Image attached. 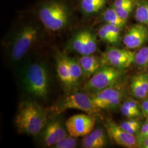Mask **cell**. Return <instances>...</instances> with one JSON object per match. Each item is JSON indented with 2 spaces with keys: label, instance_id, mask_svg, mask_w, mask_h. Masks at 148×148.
I'll list each match as a JSON object with an SVG mask.
<instances>
[{
  "label": "cell",
  "instance_id": "obj_26",
  "mask_svg": "<svg viewBox=\"0 0 148 148\" xmlns=\"http://www.w3.org/2000/svg\"><path fill=\"white\" fill-rule=\"evenodd\" d=\"M103 26L105 27L106 29L110 34L116 43L119 42L120 38V32L121 29L115 25L106 23Z\"/></svg>",
  "mask_w": 148,
  "mask_h": 148
},
{
  "label": "cell",
  "instance_id": "obj_27",
  "mask_svg": "<svg viewBox=\"0 0 148 148\" xmlns=\"http://www.w3.org/2000/svg\"><path fill=\"white\" fill-rule=\"evenodd\" d=\"M98 34L99 38L103 41L110 44H115L116 42L112 37L110 34L106 29L103 25L99 28L98 32Z\"/></svg>",
  "mask_w": 148,
  "mask_h": 148
},
{
  "label": "cell",
  "instance_id": "obj_7",
  "mask_svg": "<svg viewBox=\"0 0 148 148\" xmlns=\"http://www.w3.org/2000/svg\"><path fill=\"white\" fill-rule=\"evenodd\" d=\"M124 92L117 84L90 95L94 105L99 109H114L123 98Z\"/></svg>",
  "mask_w": 148,
  "mask_h": 148
},
{
  "label": "cell",
  "instance_id": "obj_20",
  "mask_svg": "<svg viewBox=\"0 0 148 148\" xmlns=\"http://www.w3.org/2000/svg\"><path fill=\"white\" fill-rule=\"evenodd\" d=\"M67 59L69 64L73 84V86L75 87L79 84L80 79L83 75L82 70L79 65V60L73 58H69L68 57H67Z\"/></svg>",
  "mask_w": 148,
  "mask_h": 148
},
{
  "label": "cell",
  "instance_id": "obj_8",
  "mask_svg": "<svg viewBox=\"0 0 148 148\" xmlns=\"http://www.w3.org/2000/svg\"><path fill=\"white\" fill-rule=\"evenodd\" d=\"M95 119L87 114H79L69 118L65 126L69 135L73 137H84L91 132L95 126Z\"/></svg>",
  "mask_w": 148,
  "mask_h": 148
},
{
  "label": "cell",
  "instance_id": "obj_17",
  "mask_svg": "<svg viewBox=\"0 0 148 148\" xmlns=\"http://www.w3.org/2000/svg\"><path fill=\"white\" fill-rule=\"evenodd\" d=\"M108 0H80L82 11L86 14L96 13L105 6Z\"/></svg>",
  "mask_w": 148,
  "mask_h": 148
},
{
  "label": "cell",
  "instance_id": "obj_11",
  "mask_svg": "<svg viewBox=\"0 0 148 148\" xmlns=\"http://www.w3.org/2000/svg\"><path fill=\"white\" fill-rule=\"evenodd\" d=\"M148 41V27L142 24L133 25L123 37V42L127 49L142 47Z\"/></svg>",
  "mask_w": 148,
  "mask_h": 148
},
{
  "label": "cell",
  "instance_id": "obj_19",
  "mask_svg": "<svg viewBox=\"0 0 148 148\" xmlns=\"http://www.w3.org/2000/svg\"><path fill=\"white\" fill-rule=\"evenodd\" d=\"M135 18L139 23L148 27V1L140 0L136 2Z\"/></svg>",
  "mask_w": 148,
  "mask_h": 148
},
{
  "label": "cell",
  "instance_id": "obj_30",
  "mask_svg": "<svg viewBox=\"0 0 148 148\" xmlns=\"http://www.w3.org/2000/svg\"><path fill=\"white\" fill-rule=\"evenodd\" d=\"M137 147L148 148V136L143 137H137Z\"/></svg>",
  "mask_w": 148,
  "mask_h": 148
},
{
  "label": "cell",
  "instance_id": "obj_5",
  "mask_svg": "<svg viewBox=\"0 0 148 148\" xmlns=\"http://www.w3.org/2000/svg\"><path fill=\"white\" fill-rule=\"evenodd\" d=\"M123 75L122 69L106 65L92 75L85 85V90L95 93L116 85Z\"/></svg>",
  "mask_w": 148,
  "mask_h": 148
},
{
  "label": "cell",
  "instance_id": "obj_1",
  "mask_svg": "<svg viewBox=\"0 0 148 148\" xmlns=\"http://www.w3.org/2000/svg\"><path fill=\"white\" fill-rule=\"evenodd\" d=\"M47 111L33 101L21 102L16 114V128L19 133L36 136L45 128Z\"/></svg>",
  "mask_w": 148,
  "mask_h": 148
},
{
  "label": "cell",
  "instance_id": "obj_22",
  "mask_svg": "<svg viewBox=\"0 0 148 148\" xmlns=\"http://www.w3.org/2000/svg\"><path fill=\"white\" fill-rule=\"evenodd\" d=\"M85 30H84L75 35L71 43V46L75 51L83 56L85 49Z\"/></svg>",
  "mask_w": 148,
  "mask_h": 148
},
{
  "label": "cell",
  "instance_id": "obj_25",
  "mask_svg": "<svg viewBox=\"0 0 148 148\" xmlns=\"http://www.w3.org/2000/svg\"><path fill=\"white\" fill-rule=\"evenodd\" d=\"M77 146L76 138L68 135L56 143L52 147L56 148H74Z\"/></svg>",
  "mask_w": 148,
  "mask_h": 148
},
{
  "label": "cell",
  "instance_id": "obj_31",
  "mask_svg": "<svg viewBox=\"0 0 148 148\" xmlns=\"http://www.w3.org/2000/svg\"><path fill=\"white\" fill-rule=\"evenodd\" d=\"M146 136H148V125L145 122L140 128L139 131L138 132L137 137H143Z\"/></svg>",
  "mask_w": 148,
  "mask_h": 148
},
{
  "label": "cell",
  "instance_id": "obj_32",
  "mask_svg": "<svg viewBox=\"0 0 148 148\" xmlns=\"http://www.w3.org/2000/svg\"><path fill=\"white\" fill-rule=\"evenodd\" d=\"M140 106L143 114L148 118V99L147 98L143 100L141 103Z\"/></svg>",
  "mask_w": 148,
  "mask_h": 148
},
{
  "label": "cell",
  "instance_id": "obj_24",
  "mask_svg": "<svg viewBox=\"0 0 148 148\" xmlns=\"http://www.w3.org/2000/svg\"><path fill=\"white\" fill-rule=\"evenodd\" d=\"M136 5V1L134 0L126 5L115 8V11L122 19L127 22V20Z\"/></svg>",
  "mask_w": 148,
  "mask_h": 148
},
{
  "label": "cell",
  "instance_id": "obj_34",
  "mask_svg": "<svg viewBox=\"0 0 148 148\" xmlns=\"http://www.w3.org/2000/svg\"><path fill=\"white\" fill-rule=\"evenodd\" d=\"M145 122L147 123V125H148V118H147V120H146Z\"/></svg>",
  "mask_w": 148,
  "mask_h": 148
},
{
  "label": "cell",
  "instance_id": "obj_15",
  "mask_svg": "<svg viewBox=\"0 0 148 148\" xmlns=\"http://www.w3.org/2000/svg\"><path fill=\"white\" fill-rule=\"evenodd\" d=\"M106 145V138L101 129L93 130L88 135L84 137L82 142V146L85 148H101Z\"/></svg>",
  "mask_w": 148,
  "mask_h": 148
},
{
  "label": "cell",
  "instance_id": "obj_23",
  "mask_svg": "<svg viewBox=\"0 0 148 148\" xmlns=\"http://www.w3.org/2000/svg\"><path fill=\"white\" fill-rule=\"evenodd\" d=\"M134 63L140 69L148 68V45L141 48L136 53Z\"/></svg>",
  "mask_w": 148,
  "mask_h": 148
},
{
  "label": "cell",
  "instance_id": "obj_4",
  "mask_svg": "<svg viewBox=\"0 0 148 148\" xmlns=\"http://www.w3.org/2000/svg\"><path fill=\"white\" fill-rule=\"evenodd\" d=\"M40 35V29L36 24L29 23L16 32L11 40L10 55L13 61L23 58L37 42Z\"/></svg>",
  "mask_w": 148,
  "mask_h": 148
},
{
  "label": "cell",
  "instance_id": "obj_13",
  "mask_svg": "<svg viewBox=\"0 0 148 148\" xmlns=\"http://www.w3.org/2000/svg\"><path fill=\"white\" fill-rule=\"evenodd\" d=\"M131 95L139 99H145L148 96V74L142 73L133 77L130 86Z\"/></svg>",
  "mask_w": 148,
  "mask_h": 148
},
{
  "label": "cell",
  "instance_id": "obj_28",
  "mask_svg": "<svg viewBox=\"0 0 148 148\" xmlns=\"http://www.w3.org/2000/svg\"><path fill=\"white\" fill-rule=\"evenodd\" d=\"M120 110L122 115L123 116L126 117L128 119H136L137 117L140 116L138 115L136 112L134 111L131 108L128 107V106L125 105L124 103H122L121 107Z\"/></svg>",
  "mask_w": 148,
  "mask_h": 148
},
{
  "label": "cell",
  "instance_id": "obj_6",
  "mask_svg": "<svg viewBox=\"0 0 148 148\" xmlns=\"http://www.w3.org/2000/svg\"><path fill=\"white\" fill-rule=\"evenodd\" d=\"M69 109H76L93 116L100 110L93 103L90 95L82 92H76L66 96L53 106V110L60 114Z\"/></svg>",
  "mask_w": 148,
  "mask_h": 148
},
{
  "label": "cell",
  "instance_id": "obj_21",
  "mask_svg": "<svg viewBox=\"0 0 148 148\" xmlns=\"http://www.w3.org/2000/svg\"><path fill=\"white\" fill-rule=\"evenodd\" d=\"M97 49V43L95 35L89 30H85V49L83 56L93 54Z\"/></svg>",
  "mask_w": 148,
  "mask_h": 148
},
{
  "label": "cell",
  "instance_id": "obj_3",
  "mask_svg": "<svg viewBox=\"0 0 148 148\" xmlns=\"http://www.w3.org/2000/svg\"><path fill=\"white\" fill-rule=\"evenodd\" d=\"M38 16L43 26L51 32H59L69 24L70 13L65 3L59 1H50L41 5Z\"/></svg>",
  "mask_w": 148,
  "mask_h": 148
},
{
  "label": "cell",
  "instance_id": "obj_10",
  "mask_svg": "<svg viewBox=\"0 0 148 148\" xmlns=\"http://www.w3.org/2000/svg\"><path fill=\"white\" fill-rule=\"evenodd\" d=\"M104 125L109 137L117 144L126 148L137 147V137L123 130L112 119H106Z\"/></svg>",
  "mask_w": 148,
  "mask_h": 148
},
{
  "label": "cell",
  "instance_id": "obj_12",
  "mask_svg": "<svg viewBox=\"0 0 148 148\" xmlns=\"http://www.w3.org/2000/svg\"><path fill=\"white\" fill-rule=\"evenodd\" d=\"M68 136L61 122L58 120H53L45 126L43 134L45 144L52 147L60 140Z\"/></svg>",
  "mask_w": 148,
  "mask_h": 148
},
{
  "label": "cell",
  "instance_id": "obj_16",
  "mask_svg": "<svg viewBox=\"0 0 148 148\" xmlns=\"http://www.w3.org/2000/svg\"><path fill=\"white\" fill-rule=\"evenodd\" d=\"M100 60L93 54L82 56L79 59V65L82 70L83 75L85 77H90L100 69Z\"/></svg>",
  "mask_w": 148,
  "mask_h": 148
},
{
  "label": "cell",
  "instance_id": "obj_2",
  "mask_svg": "<svg viewBox=\"0 0 148 148\" xmlns=\"http://www.w3.org/2000/svg\"><path fill=\"white\" fill-rule=\"evenodd\" d=\"M22 82L29 95L40 99L47 97L49 79L47 69L43 64L35 63L27 66L23 71Z\"/></svg>",
  "mask_w": 148,
  "mask_h": 148
},
{
  "label": "cell",
  "instance_id": "obj_18",
  "mask_svg": "<svg viewBox=\"0 0 148 148\" xmlns=\"http://www.w3.org/2000/svg\"><path fill=\"white\" fill-rule=\"evenodd\" d=\"M103 18L106 24L115 25L121 29L125 27L127 23L119 16L113 6L108 8L104 12L103 14Z\"/></svg>",
  "mask_w": 148,
  "mask_h": 148
},
{
  "label": "cell",
  "instance_id": "obj_9",
  "mask_svg": "<svg viewBox=\"0 0 148 148\" xmlns=\"http://www.w3.org/2000/svg\"><path fill=\"white\" fill-rule=\"evenodd\" d=\"M136 53L129 49L109 48L104 53L101 62H104L106 65L123 70L134 63Z\"/></svg>",
  "mask_w": 148,
  "mask_h": 148
},
{
  "label": "cell",
  "instance_id": "obj_29",
  "mask_svg": "<svg viewBox=\"0 0 148 148\" xmlns=\"http://www.w3.org/2000/svg\"><path fill=\"white\" fill-rule=\"evenodd\" d=\"M123 103H124L125 105L131 108L132 110L135 112H136L138 115H139L141 116L142 110L141 109V106H139L138 103L136 101L133 100L132 99H128L126 101H124Z\"/></svg>",
  "mask_w": 148,
  "mask_h": 148
},
{
  "label": "cell",
  "instance_id": "obj_33",
  "mask_svg": "<svg viewBox=\"0 0 148 148\" xmlns=\"http://www.w3.org/2000/svg\"><path fill=\"white\" fill-rule=\"evenodd\" d=\"M133 1H134V0H115L114 2L113 7L115 8L120 7H121L123 5H127Z\"/></svg>",
  "mask_w": 148,
  "mask_h": 148
},
{
  "label": "cell",
  "instance_id": "obj_35",
  "mask_svg": "<svg viewBox=\"0 0 148 148\" xmlns=\"http://www.w3.org/2000/svg\"><path fill=\"white\" fill-rule=\"evenodd\" d=\"M147 99H148V97H147Z\"/></svg>",
  "mask_w": 148,
  "mask_h": 148
},
{
  "label": "cell",
  "instance_id": "obj_14",
  "mask_svg": "<svg viewBox=\"0 0 148 148\" xmlns=\"http://www.w3.org/2000/svg\"><path fill=\"white\" fill-rule=\"evenodd\" d=\"M57 71L59 78L65 87L71 89L74 87L67 57L59 55L57 59Z\"/></svg>",
  "mask_w": 148,
  "mask_h": 148
}]
</instances>
